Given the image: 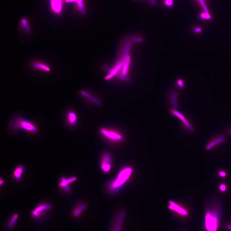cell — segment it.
I'll list each match as a JSON object with an SVG mask.
<instances>
[{"label":"cell","instance_id":"obj_1","mask_svg":"<svg viewBox=\"0 0 231 231\" xmlns=\"http://www.w3.org/2000/svg\"><path fill=\"white\" fill-rule=\"evenodd\" d=\"M220 201L214 198L205 206L204 227L205 231H217L222 212Z\"/></svg>","mask_w":231,"mask_h":231},{"label":"cell","instance_id":"obj_2","mask_svg":"<svg viewBox=\"0 0 231 231\" xmlns=\"http://www.w3.org/2000/svg\"><path fill=\"white\" fill-rule=\"evenodd\" d=\"M8 129L12 135L23 132L28 135L33 136L39 131V127L35 121L20 115L12 117L8 124Z\"/></svg>","mask_w":231,"mask_h":231},{"label":"cell","instance_id":"obj_3","mask_svg":"<svg viewBox=\"0 0 231 231\" xmlns=\"http://www.w3.org/2000/svg\"><path fill=\"white\" fill-rule=\"evenodd\" d=\"M132 172L131 167L126 166L121 169L117 176L106 185L105 189L107 192L111 194L118 192L127 183Z\"/></svg>","mask_w":231,"mask_h":231},{"label":"cell","instance_id":"obj_4","mask_svg":"<svg viewBox=\"0 0 231 231\" xmlns=\"http://www.w3.org/2000/svg\"><path fill=\"white\" fill-rule=\"evenodd\" d=\"M125 216V210L119 209L113 215L109 231H122Z\"/></svg>","mask_w":231,"mask_h":231},{"label":"cell","instance_id":"obj_5","mask_svg":"<svg viewBox=\"0 0 231 231\" xmlns=\"http://www.w3.org/2000/svg\"><path fill=\"white\" fill-rule=\"evenodd\" d=\"M99 132L105 139L112 142L120 143L124 139L121 133L114 129L102 128L100 129Z\"/></svg>","mask_w":231,"mask_h":231},{"label":"cell","instance_id":"obj_6","mask_svg":"<svg viewBox=\"0 0 231 231\" xmlns=\"http://www.w3.org/2000/svg\"><path fill=\"white\" fill-rule=\"evenodd\" d=\"M112 165V157L110 153L105 152L100 158V169L103 173L108 174L111 171Z\"/></svg>","mask_w":231,"mask_h":231},{"label":"cell","instance_id":"obj_7","mask_svg":"<svg viewBox=\"0 0 231 231\" xmlns=\"http://www.w3.org/2000/svg\"><path fill=\"white\" fill-rule=\"evenodd\" d=\"M88 208V205L84 202H80L77 203L72 210L71 216L75 220L79 219L82 217Z\"/></svg>","mask_w":231,"mask_h":231},{"label":"cell","instance_id":"obj_8","mask_svg":"<svg viewBox=\"0 0 231 231\" xmlns=\"http://www.w3.org/2000/svg\"><path fill=\"white\" fill-rule=\"evenodd\" d=\"M226 137L224 135H218L210 139L205 145V149L207 151L211 150L224 143L226 141Z\"/></svg>","mask_w":231,"mask_h":231},{"label":"cell","instance_id":"obj_9","mask_svg":"<svg viewBox=\"0 0 231 231\" xmlns=\"http://www.w3.org/2000/svg\"><path fill=\"white\" fill-rule=\"evenodd\" d=\"M78 116L74 111L68 110L66 112L65 121L69 127H74L78 123Z\"/></svg>","mask_w":231,"mask_h":231},{"label":"cell","instance_id":"obj_10","mask_svg":"<svg viewBox=\"0 0 231 231\" xmlns=\"http://www.w3.org/2000/svg\"><path fill=\"white\" fill-rule=\"evenodd\" d=\"M51 206L49 204L44 203L38 206L31 212L32 216L34 218L39 219L43 216L44 212L51 208Z\"/></svg>","mask_w":231,"mask_h":231},{"label":"cell","instance_id":"obj_11","mask_svg":"<svg viewBox=\"0 0 231 231\" xmlns=\"http://www.w3.org/2000/svg\"><path fill=\"white\" fill-rule=\"evenodd\" d=\"M168 208L172 212L181 216L185 217L188 216V212L187 210L173 201L169 202Z\"/></svg>","mask_w":231,"mask_h":231},{"label":"cell","instance_id":"obj_12","mask_svg":"<svg viewBox=\"0 0 231 231\" xmlns=\"http://www.w3.org/2000/svg\"><path fill=\"white\" fill-rule=\"evenodd\" d=\"M170 112L172 115L180 119L188 130L191 132L194 131V128L192 125L185 117L179 112L175 109H172Z\"/></svg>","mask_w":231,"mask_h":231},{"label":"cell","instance_id":"obj_13","mask_svg":"<svg viewBox=\"0 0 231 231\" xmlns=\"http://www.w3.org/2000/svg\"><path fill=\"white\" fill-rule=\"evenodd\" d=\"M77 179L76 177H72L67 179L65 177H62L59 184L60 187L62 188L67 193H70L71 190L68 186V185L75 182Z\"/></svg>","mask_w":231,"mask_h":231},{"label":"cell","instance_id":"obj_14","mask_svg":"<svg viewBox=\"0 0 231 231\" xmlns=\"http://www.w3.org/2000/svg\"><path fill=\"white\" fill-rule=\"evenodd\" d=\"M31 67L36 70L46 72H49L51 71L49 67L42 62L35 61L32 62L31 63Z\"/></svg>","mask_w":231,"mask_h":231},{"label":"cell","instance_id":"obj_15","mask_svg":"<svg viewBox=\"0 0 231 231\" xmlns=\"http://www.w3.org/2000/svg\"><path fill=\"white\" fill-rule=\"evenodd\" d=\"M80 94L85 98L90 101V102L97 105H100L101 104L100 101L93 97L86 92L84 91H80Z\"/></svg>","mask_w":231,"mask_h":231},{"label":"cell","instance_id":"obj_16","mask_svg":"<svg viewBox=\"0 0 231 231\" xmlns=\"http://www.w3.org/2000/svg\"><path fill=\"white\" fill-rule=\"evenodd\" d=\"M23 172V168L22 166H19L16 168L13 173V176L15 179L18 180H20Z\"/></svg>","mask_w":231,"mask_h":231},{"label":"cell","instance_id":"obj_17","mask_svg":"<svg viewBox=\"0 0 231 231\" xmlns=\"http://www.w3.org/2000/svg\"><path fill=\"white\" fill-rule=\"evenodd\" d=\"M18 217V215L17 213L15 214L11 217L7 224V226L8 229H11L13 227Z\"/></svg>","mask_w":231,"mask_h":231},{"label":"cell","instance_id":"obj_18","mask_svg":"<svg viewBox=\"0 0 231 231\" xmlns=\"http://www.w3.org/2000/svg\"><path fill=\"white\" fill-rule=\"evenodd\" d=\"M21 25L24 30L27 33H30L31 30L26 19H22L21 21Z\"/></svg>","mask_w":231,"mask_h":231},{"label":"cell","instance_id":"obj_19","mask_svg":"<svg viewBox=\"0 0 231 231\" xmlns=\"http://www.w3.org/2000/svg\"><path fill=\"white\" fill-rule=\"evenodd\" d=\"M130 61L131 58L130 56H128L126 60H125V63L124 65L123 66V73L124 75H125L127 72Z\"/></svg>","mask_w":231,"mask_h":231},{"label":"cell","instance_id":"obj_20","mask_svg":"<svg viewBox=\"0 0 231 231\" xmlns=\"http://www.w3.org/2000/svg\"><path fill=\"white\" fill-rule=\"evenodd\" d=\"M218 189L222 193L225 192L227 189V186L225 184L221 183L219 185Z\"/></svg>","mask_w":231,"mask_h":231},{"label":"cell","instance_id":"obj_21","mask_svg":"<svg viewBox=\"0 0 231 231\" xmlns=\"http://www.w3.org/2000/svg\"><path fill=\"white\" fill-rule=\"evenodd\" d=\"M200 18L202 19H208L210 20L211 19V16H210L209 13L205 12L202 13L200 15Z\"/></svg>","mask_w":231,"mask_h":231},{"label":"cell","instance_id":"obj_22","mask_svg":"<svg viewBox=\"0 0 231 231\" xmlns=\"http://www.w3.org/2000/svg\"><path fill=\"white\" fill-rule=\"evenodd\" d=\"M198 1H199L202 7V8H203L205 12L206 13H209L207 7H206L205 3V2L203 1V0H198Z\"/></svg>","mask_w":231,"mask_h":231},{"label":"cell","instance_id":"obj_23","mask_svg":"<svg viewBox=\"0 0 231 231\" xmlns=\"http://www.w3.org/2000/svg\"><path fill=\"white\" fill-rule=\"evenodd\" d=\"M164 5L167 7H170L173 4V0H164Z\"/></svg>","mask_w":231,"mask_h":231},{"label":"cell","instance_id":"obj_24","mask_svg":"<svg viewBox=\"0 0 231 231\" xmlns=\"http://www.w3.org/2000/svg\"><path fill=\"white\" fill-rule=\"evenodd\" d=\"M218 175L221 177L224 178L226 177V172L224 171H220L218 172Z\"/></svg>","mask_w":231,"mask_h":231},{"label":"cell","instance_id":"obj_25","mask_svg":"<svg viewBox=\"0 0 231 231\" xmlns=\"http://www.w3.org/2000/svg\"><path fill=\"white\" fill-rule=\"evenodd\" d=\"M132 41L135 43H140L143 42V39L141 37H136L133 39Z\"/></svg>","mask_w":231,"mask_h":231},{"label":"cell","instance_id":"obj_26","mask_svg":"<svg viewBox=\"0 0 231 231\" xmlns=\"http://www.w3.org/2000/svg\"><path fill=\"white\" fill-rule=\"evenodd\" d=\"M193 30L194 32L196 33H199L202 31L201 28L198 27L194 28Z\"/></svg>","mask_w":231,"mask_h":231},{"label":"cell","instance_id":"obj_27","mask_svg":"<svg viewBox=\"0 0 231 231\" xmlns=\"http://www.w3.org/2000/svg\"><path fill=\"white\" fill-rule=\"evenodd\" d=\"M177 84L181 88H183L184 87V85L183 81L181 80H179L177 81Z\"/></svg>","mask_w":231,"mask_h":231},{"label":"cell","instance_id":"obj_28","mask_svg":"<svg viewBox=\"0 0 231 231\" xmlns=\"http://www.w3.org/2000/svg\"><path fill=\"white\" fill-rule=\"evenodd\" d=\"M149 1L152 5L154 6L155 5V0H149Z\"/></svg>","mask_w":231,"mask_h":231},{"label":"cell","instance_id":"obj_29","mask_svg":"<svg viewBox=\"0 0 231 231\" xmlns=\"http://www.w3.org/2000/svg\"><path fill=\"white\" fill-rule=\"evenodd\" d=\"M227 229L229 230H231V224H230L227 226Z\"/></svg>","mask_w":231,"mask_h":231},{"label":"cell","instance_id":"obj_30","mask_svg":"<svg viewBox=\"0 0 231 231\" xmlns=\"http://www.w3.org/2000/svg\"><path fill=\"white\" fill-rule=\"evenodd\" d=\"M228 131L229 134L231 135V128L229 129Z\"/></svg>","mask_w":231,"mask_h":231},{"label":"cell","instance_id":"obj_31","mask_svg":"<svg viewBox=\"0 0 231 231\" xmlns=\"http://www.w3.org/2000/svg\"><path fill=\"white\" fill-rule=\"evenodd\" d=\"M4 182V181L3 180H2L1 179V182H0V183H1V185L2 184H3Z\"/></svg>","mask_w":231,"mask_h":231},{"label":"cell","instance_id":"obj_32","mask_svg":"<svg viewBox=\"0 0 231 231\" xmlns=\"http://www.w3.org/2000/svg\"><path fill=\"white\" fill-rule=\"evenodd\" d=\"M203 1H204V2H205V1H206V0H203Z\"/></svg>","mask_w":231,"mask_h":231}]
</instances>
